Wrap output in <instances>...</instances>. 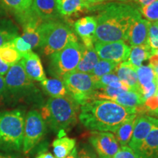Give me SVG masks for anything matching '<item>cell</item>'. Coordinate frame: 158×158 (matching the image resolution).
Masks as SVG:
<instances>
[{
  "label": "cell",
  "mask_w": 158,
  "mask_h": 158,
  "mask_svg": "<svg viewBox=\"0 0 158 158\" xmlns=\"http://www.w3.org/2000/svg\"><path fill=\"white\" fill-rule=\"evenodd\" d=\"M82 45L78 41L69 43L60 51L51 55L49 72L56 78L76 70L81 58Z\"/></svg>",
  "instance_id": "8992f818"
},
{
  "label": "cell",
  "mask_w": 158,
  "mask_h": 158,
  "mask_svg": "<svg viewBox=\"0 0 158 158\" xmlns=\"http://www.w3.org/2000/svg\"><path fill=\"white\" fill-rule=\"evenodd\" d=\"M22 56V54H20L15 49L12 41L0 46V58L9 66H12L20 62Z\"/></svg>",
  "instance_id": "83f0119b"
},
{
  "label": "cell",
  "mask_w": 158,
  "mask_h": 158,
  "mask_svg": "<svg viewBox=\"0 0 158 158\" xmlns=\"http://www.w3.org/2000/svg\"><path fill=\"white\" fill-rule=\"evenodd\" d=\"M154 114V115H155V116H158V108L157 110H155V112H153V114Z\"/></svg>",
  "instance_id": "f6af8a7d"
},
{
  "label": "cell",
  "mask_w": 158,
  "mask_h": 158,
  "mask_svg": "<svg viewBox=\"0 0 158 158\" xmlns=\"http://www.w3.org/2000/svg\"><path fill=\"white\" fill-rule=\"evenodd\" d=\"M137 7L124 2H109L99 9L95 17L97 28L94 42L127 40L129 30L136 19L141 17Z\"/></svg>",
  "instance_id": "6da1fadb"
},
{
  "label": "cell",
  "mask_w": 158,
  "mask_h": 158,
  "mask_svg": "<svg viewBox=\"0 0 158 158\" xmlns=\"http://www.w3.org/2000/svg\"><path fill=\"white\" fill-rule=\"evenodd\" d=\"M156 23H157V25H158V21H157V22H156Z\"/></svg>",
  "instance_id": "7dc6e473"
},
{
  "label": "cell",
  "mask_w": 158,
  "mask_h": 158,
  "mask_svg": "<svg viewBox=\"0 0 158 158\" xmlns=\"http://www.w3.org/2000/svg\"><path fill=\"white\" fill-rule=\"evenodd\" d=\"M137 68H135L128 61L118 63L115 69V73L122 83L127 85L132 90L138 92V81Z\"/></svg>",
  "instance_id": "ac0fdd59"
},
{
  "label": "cell",
  "mask_w": 158,
  "mask_h": 158,
  "mask_svg": "<svg viewBox=\"0 0 158 158\" xmlns=\"http://www.w3.org/2000/svg\"><path fill=\"white\" fill-rule=\"evenodd\" d=\"M57 5L61 16H70L92 7L83 0H57Z\"/></svg>",
  "instance_id": "ffe728a7"
},
{
  "label": "cell",
  "mask_w": 158,
  "mask_h": 158,
  "mask_svg": "<svg viewBox=\"0 0 158 158\" xmlns=\"http://www.w3.org/2000/svg\"><path fill=\"white\" fill-rule=\"evenodd\" d=\"M158 123V118L149 116H141L136 117L133 135L128 145L135 152L141 146L148 134Z\"/></svg>",
  "instance_id": "7c38bea8"
},
{
  "label": "cell",
  "mask_w": 158,
  "mask_h": 158,
  "mask_svg": "<svg viewBox=\"0 0 158 158\" xmlns=\"http://www.w3.org/2000/svg\"><path fill=\"white\" fill-rule=\"evenodd\" d=\"M65 158H78V151H77V149L76 147L74 148L73 150L71 152V153L69 155L68 157Z\"/></svg>",
  "instance_id": "b9f144b4"
},
{
  "label": "cell",
  "mask_w": 158,
  "mask_h": 158,
  "mask_svg": "<svg viewBox=\"0 0 158 158\" xmlns=\"http://www.w3.org/2000/svg\"><path fill=\"white\" fill-rule=\"evenodd\" d=\"M7 14H8V13L6 11V10L2 6L1 4H0V19L6 17L7 15Z\"/></svg>",
  "instance_id": "7bdbcfd3"
},
{
  "label": "cell",
  "mask_w": 158,
  "mask_h": 158,
  "mask_svg": "<svg viewBox=\"0 0 158 158\" xmlns=\"http://www.w3.org/2000/svg\"><path fill=\"white\" fill-rule=\"evenodd\" d=\"M7 96L8 94H7L5 79L2 76L0 75V101L5 99Z\"/></svg>",
  "instance_id": "74e56055"
},
{
  "label": "cell",
  "mask_w": 158,
  "mask_h": 158,
  "mask_svg": "<svg viewBox=\"0 0 158 158\" xmlns=\"http://www.w3.org/2000/svg\"><path fill=\"white\" fill-rule=\"evenodd\" d=\"M97 28L96 18L86 16L78 19L74 23L75 31L82 40L85 47H94V34Z\"/></svg>",
  "instance_id": "4fadbf2b"
},
{
  "label": "cell",
  "mask_w": 158,
  "mask_h": 158,
  "mask_svg": "<svg viewBox=\"0 0 158 158\" xmlns=\"http://www.w3.org/2000/svg\"><path fill=\"white\" fill-rule=\"evenodd\" d=\"M78 158H98L92 149L84 147L78 153Z\"/></svg>",
  "instance_id": "8d00e7d4"
},
{
  "label": "cell",
  "mask_w": 158,
  "mask_h": 158,
  "mask_svg": "<svg viewBox=\"0 0 158 158\" xmlns=\"http://www.w3.org/2000/svg\"><path fill=\"white\" fill-rule=\"evenodd\" d=\"M24 112L20 109L0 113V148L21 151L23 148Z\"/></svg>",
  "instance_id": "277c9868"
},
{
  "label": "cell",
  "mask_w": 158,
  "mask_h": 158,
  "mask_svg": "<svg viewBox=\"0 0 158 158\" xmlns=\"http://www.w3.org/2000/svg\"><path fill=\"white\" fill-rule=\"evenodd\" d=\"M136 114V108L124 107L111 100H92L81 106L78 118L92 131L115 133L121 124Z\"/></svg>",
  "instance_id": "7a4b0ae2"
},
{
  "label": "cell",
  "mask_w": 158,
  "mask_h": 158,
  "mask_svg": "<svg viewBox=\"0 0 158 158\" xmlns=\"http://www.w3.org/2000/svg\"><path fill=\"white\" fill-rule=\"evenodd\" d=\"M89 141L99 158H114L119 149L116 136L109 132L94 131Z\"/></svg>",
  "instance_id": "8fae6325"
},
{
  "label": "cell",
  "mask_w": 158,
  "mask_h": 158,
  "mask_svg": "<svg viewBox=\"0 0 158 158\" xmlns=\"http://www.w3.org/2000/svg\"><path fill=\"white\" fill-rule=\"evenodd\" d=\"M40 32L41 35L40 48L46 56H51L60 51L69 43L78 41L76 35L68 26L56 20L43 21L40 26Z\"/></svg>",
  "instance_id": "5b68a950"
},
{
  "label": "cell",
  "mask_w": 158,
  "mask_h": 158,
  "mask_svg": "<svg viewBox=\"0 0 158 158\" xmlns=\"http://www.w3.org/2000/svg\"><path fill=\"white\" fill-rule=\"evenodd\" d=\"M139 13L150 22H157L158 21V0L149 5L138 7Z\"/></svg>",
  "instance_id": "4dcf8cb0"
},
{
  "label": "cell",
  "mask_w": 158,
  "mask_h": 158,
  "mask_svg": "<svg viewBox=\"0 0 158 158\" xmlns=\"http://www.w3.org/2000/svg\"><path fill=\"white\" fill-rule=\"evenodd\" d=\"M37 158H56L55 156H54L52 154L47 152V153H43L40 155Z\"/></svg>",
  "instance_id": "60d3db41"
},
{
  "label": "cell",
  "mask_w": 158,
  "mask_h": 158,
  "mask_svg": "<svg viewBox=\"0 0 158 158\" xmlns=\"http://www.w3.org/2000/svg\"><path fill=\"white\" fill-rule=\"evenodd\" d=\"M152 50L149 45H137L130 47V55L128 57V62L133 64L136 68L142 65L144 61L147 60L152 55Z\"/></svg>",
  "instance_id": "cb8c5ba5"
},
{
  "label": "cell",
  "mask_w": 158,
  "mask_h": 158,
  "mask_svg": "<svg viewBox=\"0 0 158 158\" xmlns=\"http://www.w3.org/2000/svg\"><path fill=\"white\" fill-rule=\"evenodd\" d=\"M62 80L69 95L80 106L94 100L96 89L91 74L74 70L64 75Z\"/></svg>",
  "instance_id": "52a82bcc"
},
{
  "label": "cell",
  "mask_w": 158,
  "mask_h": 158,
  "mask_svg": "<svg viewBox=\"0 0 158 158\" xmlns=\"http://www.w3.org/2000/svg\"><path fill=\"white\" fill-rule=\"evenodd\" d=\"M12 42H13V44L15 49L19 51L20 54H22V56L23 54L32 51V48L31 47V45L21 37L17 36L12 40Z\"/></svg>",
  "instance_id": "836d02e7"
},
{
  "label": "cell",
  "mask_w": 158,
  "mask_h": 158,
  "mask_svg": "<svg viewBox=\"0 0 158 158\" xmlns=\"http://www.w3.org/2000/svg\"><path fill=\"white\" fill-rule=\"evenodd\" d=\"M76 141L74 138L64 136L55 139L52 143L53 150L56 158H65L76 147Z\"/></svg>",
  "instance_id": "603a6c76"
},
{
  "label": "cell",
  "mask_w": 158,
  "mask_h": 158,
  "mask_svg": "<svg viewBox=\"0 0 158 158\" xmlns=\"http://www.w3.org/2000/svg\"><path fill=\"white\" fill-rule=\"evenodd\" d=\"M43 89L51 98H62L69 95L66 86L62 79L45 78L40 82Z\"/></svg>",
  "instance_id": "44dd1931"
},
{
  "label": "cell",
  "mask_w": 158,
  "mask_h": 158,
  "mask_svg": "<svg viewBox=\"0 0 158 158\" xmlns=\"http://www.w3.org/2000/svg\"><path fill=\"white\" fill-rule=\"evenodd\" d=\"M99 60L100 58L97 54L94 47L87 48L82 45L81 58L76 70L86 73H90Z\"/></svg>",
  "instance_id": "d6986e66"
},
{
  "label": "cell",
  "mask_w": 158,
  "mask_h": 158,
  "mask_svg": "<svg viewBox=\"0 0 158 158\" xmlns=\"http://www.w3.org/2000/svg\"><path fill=\"white\" fill-rule=\"evenodd\" d=\"M0 4L7 13L18 19L31 9L32 0H0Z\"/></svg>",
  "instance_id": "7402d4cb"
},
{
  "label": "cell",
  "mask_w": 158,
  "mask_h": 158,
  "mask_svg": "<svg viewBox=\"0 0 158 158\" xmlns=\"http://www.w3.org/2000/svg\"><path fill=\"white\" fill-rule=\"evenodd\" d=\"M31 8L43 21H56L61 16L57 0H32Z\"/></svg>",
  "instance_id": "2e32d148"
},
{
  "label": "cell",
  "mask_w": 158,
  "mask_h": 158,
  "mask_svg": "<svg viewBox=\"0 0 158 158\" xmlns=\"http://www.w3.org/2000/svg\"><path fill=\"white\" fill-rule=\"evenodd\" d=\"M120 2H124V3H127L130 4V5L135 6V7H141L143 6L148 5L149 4L152 3L153 2L156 1V0H118Z\"/></svg>",
  "instance_id": "d590c367"
},
{
  "label": "cell",
  "mask_w": 158,
  "mask_h": 158,
  "mask_svg": "<svg viewBox=\"0 0 158 158\" xmlns=\"http://www.w3.org/2000/svg\"><path fill=\"white\" fill-rule=\"evenodd\" d=\"M99 58L116 63L124 62L130 55V47L124 41L95 42L94 45Z\"/></svg>",
  "instance_id": "30bf717a"
},
{
  "label": "cell",
  "mask_w": 158,
  "mask_h": 158,
  "mask_svg": "<svg viewBox=\"0 0 158 158\" xmlns=\"http://www.w3.org/2000/svg\"><path fill=\"white\" fill-rule=\"evenodd\" d=\"M150 21L142 19H136L132 23L128 34V40L131 46L148 45V35Z\"/></svg>",
  "instance_id": "9a60e30c"
},
{
  "label": "cell",
  "mask_w": 158,
  "mask_h": 158,
  "mask_svg": "<svg viewBox=\"0 0 158 158\" xmlns=\"http://www.w3.org/2000/svg\"><path fill=\"white\" fill-rule=\"evenodd\" d=\"M84 1L86 4H88L90 6H94V5H98L100 4H102L105 2L108 1V0H83Z\"/></svg>",
  "instance_id": "ab89813d"
},
{
  "label": "cell",
  "mask_w": 158,
  "mask_h": 158,
  "mask_svg": "<svg viewBox=\"0 0 158 158\" xmlns=\"http://www.w3.org/2000/svg\"><path fill=\"white\" fill-rule=\"evenodd\" d=\"M20 62L26 73L32 81L41 82L46 78L40 58L33 51L23 54Z\"/></svg>",
  "instance_id": "5bb4252c"
},
{
  "label": "cell",
  "mask_w": 158,
  "mask_h": 158,
  "mask_svg": "<svg viewBox=\"0 0 158 158\" xmlns=\"http://www.w3.org/2000/svg\"><path fill=\"white\" fill-rule=\"evenodd\" d=\"M46 132V123L40 113L32 110L25 116L22 150L28 154L42 140Z\"/></svg>",
  "instance_id": "9c48e42d"
},
{
  "label": "cell",
  "mask_w": 158,
  "mask_h": 158,
  "mask_svg": "<svg viewBox=\"0 0 158 158\" xmlns=\"http://www.w3.org/2000/svg\"><path fill=\"white\" fill-rule=\"evenodd\" d=\"M114 158H136V156L131 148L124 146L118 149Z\"/></svg>",
  "instance_id": "e575fe53"
},
{
  "label": "cell",
  "mask_w": 158,
  "mask_h": 158,
  "mask_svg": "<svg viewBox=\"0 0 158 158\" xmlns=\"http://www.w3.org/2000/svg\"><path fill=\"white\" fill-rule=\"evenodd\" d=\"M79 106L70 95L51 98L42 108L40 114L51 130L64 134L76 124Z\"/></svg>",
  "instance_id": "3957f363"
},
{
  "label": "cell",
  "mask_w": 158,
  "mask_h": 158,
  "mask_svg": "<svg viewBox=\"0 0 158 158\" xmlns=\"http://www.w3.org/2000/svg\"><path fill=\"white\" fill-rule=\"evenodd\" d=\"M112 101L128 108H136L144 103L140 94L136 91L131 89L125 91L116 96Z\"/></svg>",
  "instance_id": "d4e9b609"
},
{
  "label": "cell",
  "mask_w": 158,
  "mask_h": 158,
  "mask_svg": "<svg viewBox=\"0 0 158 158\" xmlns=\"http://www.w3.org/2000/svg\"><path fill=\"white\" fill-rule=\"evenodd\" d=\"M10 67L8 64H7L2 60L1 58H0V75L1 76H5L7 74V71H8Z\"/></svg>",
  "instance_id": "f35d334b"
},
{
  "label": "cell",
  "mask_w": 158,
  "mask_h": 158,
  "mask_svg": "<svg viewBox=\"0 0 158 158\" xmlns=\"http://www.w3.org/2000/svg\"><path fill=\"white\" fill-rule=\"evenodd\" d=\"M19 29L13 21L8 19H0V46L12 41L18 36Z\"/></svg>",
  "instance_id": "4316f807"
},
{
  "label": "cell",
  "mask_w": 158,
  "mask_h": 158,
  "mask_svg": "<svg viewBox=\"0 0 158 158\" xmlns=\"http://www.w3.org/2000/svg\"><path fill=\"white\" fill-rule=\"evenodd\" d=\"M148 45L153 51L158 49V25L156 22H150L148 35Z\"/></svg>",
  "instance_id": "1f68e13d"
},
{
  "label": "cell",
  "mask_w": 158,
  "mask_h": 158,
  "mask_svg": "<svg viewBox=\"0 0 158 158\" xmlns=\"http://www.w3.org/2000/svg\"><path fill=\"white\" fill-rule=\"evenodd\" d=\"M5 79L7 94L12 98H25L36 91L34 83L26 73L21 62L10 67Z\"/></svg>",
  "instance_id": "ba28073f"
},
{
  "label": "cell",
  "mask_w": 158,
  "mask_h": 158,
  "mask_svg": "<svg viewBox=\"0 0 158 158\" xmlns=\"http://www.w3.org/2000/svg\"><path fill=\"white\" fill-rule=\"evenodd\" d=\"M134 152L136 158H158V123Z\"/></svg>",
  "instance_id": "e0dca14e"
},
{
  "label": "cell",
  "mask_w": 158,
  "mask_h": 158,
  "mask_svg": "<svg viewBox=\"0 0 158 158\" xmlns=\"http://www.w3.org/2000/svg\"><path fill=\"white\" fill-rule=\"evenodd\" d=\"M119 78L116 76L115 73H108L104 75L100 78H97L94 80V84H95V89H99L104 88L106 86H109L111 83L118 81Z\"/></svg>",
  "instance_id": "d6a6232c"
},
{
  "label": "cell",
  "mask_w": 158,
  "mask_h": 158,
  "mask_svg": "<svg viewBox=\"0 0 158 158\" xmlns=\"http://www.w3.org/2000/svg\"><path fill=\"white\" fill-rule=\"evenodd\" d=\"M153 54H156L158 56V49H157V50L153 51Z\"/></svg>",
  "instance_id": "bcb514c9"
},
{
  "label": "cell",
  "mask_w": 158,
  "mask_h": 158,
  "mask_svg": "<svg viewBox=\"0 0 158 158\" xmlns=\"http://www.w3.org/2000/svg\"><path fill=\"white\" fill-rule=\"evenodd\" d=\"M118 64V63L111 62V61L100 59L89 74L92 75L94 80H95L104 75L114 73Z\"/></svg>",
  "instance_id": "f1b7e54d"
},
{
  "label": "cell",
  "mask_w": 158,
  "mask_h": 158,
  "mask_svg": "<svg viewBox=\"0 0 158 158\" xmlns=\"http://www.w3.org/2000/svg\"><path fill=\"white\" fill-rule=\"evenodd\" d=\"M136 72H137L139 86L157 81V77H156L155 71L150 65H141V67L137 68Z\"/></svg>",
  "instance_id": "f546056e"
},
{
  "label": "cell",
  "mask_w": 158,
  "mask_h": 158,
  "mask_svg": "<svg viewBox=\"0 0 158 158\" xmlns=\"http://www.w3.org/2000/svg\"><path fill=\"white\" fill-rule=\"evenodd\" d=\"M0 158H18V157H14V156L5 155H2V154H0Z\"/></svg>",
  "instance_id": "ee69618b"
},
{
  "label": "cell",
  "mask_w": 158,
  "mask_h": 158,
  "mask_svg": "<svg viewBox=\"0 0 158 158\" xmlns=\"http://www.w3.org/2000/svg\"><path fill=\"white\" fill-rule=\"evenodd\" d=\"M136 117H137L136 114L132 116L131 118L121 124L116 131V138L119 142L121 147H124L129 144L132 135H133Z\"/></svg>",
  "instance_id": "484cf974"
}]
</instances>
